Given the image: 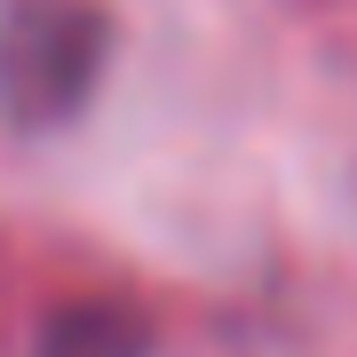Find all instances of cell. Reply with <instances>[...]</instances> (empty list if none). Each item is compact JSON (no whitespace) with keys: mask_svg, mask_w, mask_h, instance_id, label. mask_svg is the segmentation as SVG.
Segmentation results:
<instances>
[{"mask_svg":"<svg viewBox=\"0 0 357 357\" xmlns=\"http://www.w3.org/2000/svg\"><path fill=\"white\" fill-rule=\"evenodd\" d=\"M103 56H112V24L96 0H8L0 8V103L24 128H64L88 112Z\"/></svg>","mask_w":357,"mask_h":357,"instance_id":"cell-1","label":"cell"},{"mask_svg":"<svg viewBox=\"0 0 357 357\" xmlns=\"http://www.w3.org/2000/svg\"><path fill=\"white\" fill-rule=\"evenodd\" d=\"M40 357H151V326L128 302H64L40 326Z\"/></svg>","mask_w":357,"mask_h":357,"instance_id":"cell-2","label":"cell"}]
</instances>
